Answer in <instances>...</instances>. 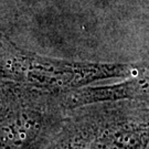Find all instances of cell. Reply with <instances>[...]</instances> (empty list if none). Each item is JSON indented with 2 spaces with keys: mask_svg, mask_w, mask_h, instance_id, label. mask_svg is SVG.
<instances>
[{
  "mask_svg": "<svg viewBox=\"0 0 149 149\" xmlns=\"http://www.w3.org/2000/svg\"><path fill=\"white\" fill-rule=\"evenodd\" d=\"M149 101L96 102L70 109L44 149H148Z\"/></svg>",
  "mask_w": 149,
  "mask_h": 149,
  "instance_id": "cell-1",
  "label": "cell"
},
{
  "mask_svg": "<svg viewBox=\"0 0 149 149\" xmlns=\"http://www.w3.org/2000/svg\"><path fill=\"white\" fill-rule=\"evenodd\" d=\"M117 100H148L149 64L135 66L128 77L108 85H88L63 94L64 105L73 109L96 102Z\"/></svg>",
  "mask_w": 149,
  "mask_h": 149,
  "instance_id": "cell-2",
  "label": "cell"
},
{
  "mask_svg": "<svg viewBox=\"0 0 149 149\" xmlns=\"http://www.w3.org/2000/svg\"><path fill=\"white\" fill-rule=\"evenodd\" d=\"M148 149H149V148H148Z\"/></svg>",
  "mask_w": 149,
  "mask_h": 149,
  "instance_id": "cell-3",
  "label": "cell"
}]
</instances>
